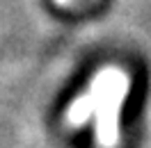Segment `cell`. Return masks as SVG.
I'll use <instances>...</instances> for the list:
<instances>
[{"label": "cell", "instance_id": "obj_1", "mask_svg": "<svg viewBox=\"0 0 151 148\" xmlns=\"http://www.w3.org/2000/svg\"><path fill=\"white\" fill-rule=\"evenodd\" d=\"M128 75L108 66L99 71L87 91L96 102V141L101 148H114L119 144V110L128 93Z\"/></svg>", "mask_w": 151, "mask_h": 148}, {"label": "cell", "instance_id": "obj_2", "mask_svg": "<svg viewBox=\"0 0 151 148\" xmlns=\"http://www.w3.org/2000/svg\"><path fill=\"white\" fill-rule=\"evenodd\" d=\"M94 110H96V102H94V96L87 91L83 93L80 98H76L69 110H66V123L69 125H83L87 121L94 116Z\"/></svg>", "mask_w": 151, "mask_h": 148}, {"label": "cell", "instance_id": "obj_3", "mask_svg": "<svg viewBox=\"0 0 151 148\" xmlns=\"http://www.w3.org/2000/svg\"><path fill=\"white\" fill-rule=\"evenodd\" d=\"M57 5H64V2H69V0H55Z\"/></svg>", "mask_w": 151, "mask_h": 148}]
</instances>
